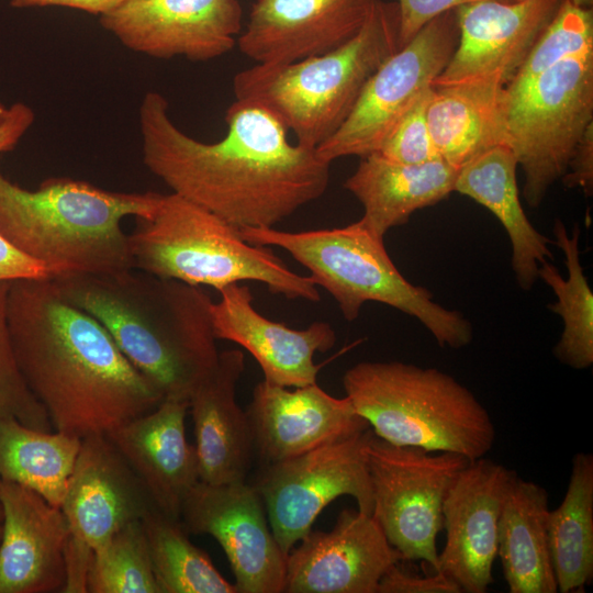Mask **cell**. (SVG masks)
Segmentation results:
<instances>
[{
    "label": "cell",
    "mask_w": 593,
    "mask_h": 593,
    "mask_svg": "<svg viewBox=\"0 0 593 593\" xmlns=\"http://www.w3.org/2000/svg\"><path fill=\"white\" fill-rule=\"evenodd\" d=\"M143 163L176 193L242 230L275 227L324 194L331 164L315 148L289 142L264 108L235 100L227 132L193 138L169 116L166 98L146 92L138 112Z\"/></svg>",
    "instance_id": "obj_1"
},
{
    "label": "cell",
    "mask_w": 593,
    "mask_h": 593,
    "mask_svg": "<svg viewBox=\"0 0 593 593\" xmlns=\"http://www.w3.org/2000/svg\"><path fill=\"white\" fill-rule=\"evenodd\" d=\"M8 324L21 373L54 430L81 439L108 434L164 400L108 331L52 279L10 283Z\"/></svg>",
    "instance_id": "obj_2"
},
{
    "label": "cell",
    "mask_w": 593,
    "mask_h": 593,
    "mask_svg": "<svg viewBox=\"0 0 593 593\" xmlns=\"http://www.w3.org/2000/svg\"><path fill=\"white\" fill-rule=\"evenodd\" d=\"M54 281L108 331L164 399L189 402L215 368L213 301L200 287L135 269Z\"/></svg>",
    "instance_id": "obj_3"
},
{
    "label": "cell",
    "mask_w": 593,
    "mask_h": 593,
    "mask_svg": "<svg viewBox=\"0 0 593 593\" xmlns=\"http://www.w3.org/2000/svg\"><path fill=\"white\" fill-rule=\"evenodd\" d=\"M156 192H119L71 178H48L36 189L0 169V234L43 264L52 280L133 269L127 216L148 219Z\"/></svg>",
    "instance_id": "obj_4"
},
{
    "label": "cell",
    "mask_w": 593,
    "mask_h": 593,
    "mask_svg": "<svg viewBox=\"0 0 593 593\" xmlns=\"http://www.w3.org/2000/svg\"><path fill=\"white\" fill-rule=\"evenodd\" d=\"M399 33L396 2L379 0L359 32L339 47L237 72L235 100L264 108L298 144L316 149L344 124L367 81L400 48Z\"/></svg>",
    "instance_id": "obj_5"
},
{
    "label": "cell",
    "mask_w": 593,
    "mask_h": 593,
    "mask_svg": "<svg viewBox=\"0 0 593 593\" xmlns=\"http://www.w3.org/2000/svg\"><path fill=\"white\" fill-rule=\"evenodd\" d=\"M128 234L133 269L217 291L244 281L271 293L310 302L321 300L310 276L290 268L266 246L247 242L240 230L176 194H160L148 219Z\"/></svg>",
    "instance_id": "obj_6"
},
{
    "label": "cell",
    "mask_w": 593,
    "mask_h": 593,
    "mask_svg": "<svg viewBox=\"0 0 593 593\" xmlns=\"http://www.w3.org/2000/svg\"><path fill=\"white\" fill-rule=\"evenodd\" d=\"M343 385L373 434L390 444L470 460L484 457L494 445L488 410L466 385L437 368L361 361L346 370Z\"/></svg>",
    "instance_id": "obj_7"
},
{
    "label": "cell",
    "mask_w": 593,
    "mask_h": 593,
    "mask_svg": "<svg viewBox=\"0 0 593 593\" xmlns=\"http://www.w3.org/2000/svg\"><path fill=\"white\" fill-rule=\"evenodd\" d=\"M240 233L251 244L288 251L335 299L348 322L359 316L366 302L374 301L417 318L441 347L460 349L472 342L473 329L463 314L438 304L429 290L403 277L384 238L360 221L303 232L245 227Z\"/></svg>",
    "instance_id": "obj_8"
},
{
    "label": "cell",
    "mask_w": 593,
    "mask_h": 593,
    "mask_svg": "<svg viewBox=\"0 0 593 593\" xmlns=\"http://www.w3.org/2000/svg\"><path fill=\"white\" fill-rule=\"evenodd\" d=\"M502 112L506 144L524 176L523 197L536 209L593 125V53L559 63L515 94H502Z\"/></svg>",
    "instance_id": "obj_9"
},
{
    "label": "cell",
    "mask_w": 593,
    "mask_h": 593,
    "mask_svg": "<svg viewBox=\"0 0 593 593\" xmlns=\"http://www.w3.org/2000/svg\"><path fill=\"white\" fill-rule=\"evenodd\" d=\"M390 444L373 432L366 447L372 485V516L404 561L438 570L436 537L443 504L457 474L471 461L447 451Z\"/></svg>",
    "instance_id": "obj_10"
},
{
    "label": "cell",
    "mask_w": 593,
    "mask_h": 593,
    "mask_svg": "<svg viewBox=\"0 0 593 593\" xmlns=\"http://www.w3.org/2000/svg\"><path fill=\"white\" fill-rule=\"evenodd\" d=\"M370 428L300 456L264 465L253 485L260 494L271 532L288 556L312 529L318 514L342 495L372 515V485L366 447Z\"/></svg>",
    "instance_id": "obj_11"
},
{
    "label": "cell",
    "mask_w": 593,
    "mask_h": 593,
    "mask_svg": "<svg viewBox=\"0 0 593 593\" xmlns=\"http://www.w3.org/2000/svg\"><path fill=\"white\" fill-rule=\"evenodd\" d=\"M459 38L455 10L428 22L367 81L353 111L317 155L335 159L377 153L398 122L449 63Z\"/></svg>",
    "instance_id": "obj_12"
},
{
    "label": "cell",
    "mask_w": 593,
    "mask_h": 593,
    "mask_svg": "<svg viewBox=\"0 0 593 593\" xmlns=\"http://www.w3.org/2000/svg\"><path fill=\"white\" fill-rule=\"evenodd\" d=\"M563 0H484L455 10L459 38L433 87L502 92Z\"/></svg>",
    "instance_id": "obj_13"
},
{
    "label": "cell",
    "mask_w": 593,
    "mask_h": 593,
    "mask_svg": "<svg viewBox=\"0 0 593 593\" xmlns=\"http://www.w3.org/2000/svg\"><path fill=\"white\" fill-rule=\"evenodd\" d=\"M179 521L188 534H208L220 544L237 593L284 592L287 556L253 484L199 481L186 497Z\"/></svg>",
    "instance_id": "obj_14"
},
{
    "label": "cell",
    "mask_w": 593,
    "mask_h": 593,
    "mask_svg": "<svg viewBox=\"0 0 593 593\" xmlns=\"http://www.w3.org/2000/svg\"><path fill=\"white\" fill-rule=\"evenodd\" d=\"M242 18L238 0H128L100 24L135 53L205 61L233 49Z\"/></svg>",
    "instance_id": "obj_15"
},
{
    "label": "cell",
    "mask_w": 593,
    "mask_h": 593,
    "mask_svg": "<svg viewBox=\"0 0 593 593\" xmlns=\"http://www.w3.org/2000/svg\"><path fill=\"white\" fill-rule=\"evenodd\" d=\"M516 472L484 457L471 460L455 478L443 504L446 541L438 570L461 592L485 593L493 583L499 519Z\"/></svg>",
    "instance_id": "obj_16"
},
{
    "label": "cell",
    "mask_w": 593,
    "mask_h": 593,
    "mask_svg": "<svg viewBox=\"0 0 593 593\" xmlns=\"http://www.w3.org/2000/svg\"><path fill=\"white\" fill-rule=\"evenodd\" d=\"M287 556V593H377L393 564L404 561L372 515L339 513L331 532L310 530Z\"/></svg>",
    "instance_id": "obj_17"
},
{
    "label": "cell",
    "mask_w": 593,
    "mask_h": 593,
    "mask_svg": "<svg viewBox=\"0 0 593 593\" xmlns=\"http://www.w3.org/2000/svg\"><path fill=\"white\" fill-rule=\"evenodd\" d=\"M60 510L69 538L93 552L157 507L107 434H97L81 439Z\"/></svg>",
    "instance_id": "obj_18"
},
{
    "label": "cell",
    "mask_w": 593,
    "mask_h": 593,
    "mask_svg": "<svg viewBox=\"0 0 593 593\" xmlns=\"http://www.w3.org/2000/svg\"><path fill=\"white\" fill-rule=\"evenodd\" d=\"M379 0H255L236 45L260 65L335 49L354 37Z\"/></svg>",
    "instance_id": "obj_19"
},
{
    "label": "cell",
    "mask_w": 593,
    "mask_h": 593,
    "mask_svg": "<svg viewBox=\"0 0 593 593\" xmlns=\"http://www.w3.org/2000/svg\"><path fill=\"white\" fill-rule=\"evenodd\" d=\"M246 414L264 465L370 428L347 396H332L316 382L290 390L262 380L253 390Z\"/></svg>",
    "instance_id": "obj_20"
},
{
    "label": "cell",
    "mask_w": 593,
    "mask_h": 593,
    "mask_svg": "<svg viewBox=\"0 0 593 593\" xmlns=\"http://www.w3.org/2000/svg\"><path fill=\"white\" fill-rule=\"evenodd\" d=\"M211 304V321L217 339L233 342L258 362L264 380L277 385L298 388L316 382L322 365L316 353H326L336 343V334L326 322H313L294 329L259 313L248 286L230 284Z\"/></svg>",
    "instance_id": "obj_21"
},
{
    "label": "cell",
    "mask_w": 593,
    "mask_h": 593,
    "mask_svg": "<svg viewBox=\"0 0 593 593\" xmlns=\"http://www.w3.org/2000/svg\"><path fill=\"white\" fill-rule=\"evenodd\" d=\"M0 504V593L61 592L69 537L63 511L36 492L2 479Z\"/></svg>",
    "instance_id": "obj_22"
},
{
    "label": "cell",
    "mask_w": 593,
    "mask_h": 593,
    "mask_svg": "<svg viewBox=\"0 0 593 593\" xmlns=\"http://www.w3.org/2000/svg\"><path fill=\"white\" fill-rule=\"evenodd\" d=\"M188 412V401L164 399L107 434L157 510L178 521L186 497L200 481L195 448L186 437Z\"/></svg>",
    "instance_id": "obj_23"
},
{
    "label": "cell",
    "mask_w": 593,
    "mask_h": 593,
    "mask_svg": "<svg viewBox=\"0 0 593 593\" xmlns=\"http://www.w3.org/2000/svg\"><path fill=\"white\" fill-rule=\"evenodd\" d=\"M244 370L242 350L220 351L215 368L189 399L199 480L202 482L246 481L255 449L246 411L236 398Z\"/></svg>",
    "instance_id": "obj_24"
},
{
    "label": "cell",
    "mask_w": 593,
    "mask_h": 593,
    "mask_svg": "<svg viewBox=\"0 0 593 593\" xmlns=\"http://www.w3.org/2000/svg\"><path fill=\"white\" fill-rule=\"evenodd\" d=\"M344 187L361 203L359 220L376 236L405 224L417 210L434 205L455 191L458 170L441 159L409 165L378 153L360 157Z\"/></svg>",
    "instance_id": "obj_25"
},
{
    "label": "cell",
    "mask_w": 593,
    "mask_h": 593,
    "mask_svg": "<svg viewBox=\"0 0 593 593\" xmlns=\"http://www.w3.org/2000/svg\"><path fill=\"white\" fill-rule=\"evenodd\" d=\"M517 167L512 149L506 144L496 145L458 170L455 191L480 203L501 222L511 242L516 282L527 291L538 280L539 265L553 256L551 242L534 227L524 212Z\"/></svg>",
    "instance_id": "obj_26"
},
{
    "label": "cell",
    "mask_w": 593,
    "mask_h": 593,
    "mask_svg": "<svg viewBox=\"0 0 593 593\" xmlns=\"http://www.w3.org/2000/svg\"><path fill=\"white\" fill-rule=\"evenodd\" d=\"M548 492L518 474L502 505L497 556L510 593H557L548 539Z\"/></svg>",
    "instance_id": "obj_27"
},
{
    "label": "cell",
    "mask_w": 593,
    "mask_h": 593,
    "mask_svg": "<svg viewBox=\"0 0 593 593\" xmlns=\"http://www.w3.org/2000/svg\"><path fill=\"white\" fill-rule=\"evenodd\" d=\"M502 94L433 87L426 120L437 157L459 170L485 150L506 144Z\"/></svg>",
    "instance_id": "obj_28"
},
{
    "label": "cell",
    "mask_w": 593,
    "mask_h": 593,
    "mask_svg": "<svg viewBox=\"0 0 593 593\" xmlns=\"http://www.w3.org/2000/svg\"><path fill=\"white\" fill-rule=\"evenodd\" d=\"M548 548L558 592H583L593 577V455L578 452L564 497L547 514Z\"/></svg>",
    "instance_id": "obj_29"
},
{
    "label": "cell",
    "mask_w": 593,
    "mask_h": 593,
    "mask_svg": "<svg viewBox=\"0 0 593 593\" xmlns=\"http://www.w3.org/2000/svg\"><path fill=\"white\" fill-rule=\"evenodd\" d=\"M80 446L77 436L0 418V479L30 489L60 508Z\"/></svg>",
    "instance_id": "obj_30"
},
{
    "label": "cell",
    "mask_w": 593,
    "mask_h": 593,
    "mask_svg": "<svg viewBox=\"0 0 593 593\" xmlns=\"http://www.w3.org/2000/svg\"><path fill=\"white\" fill-rule=\"evenodd\" d=\"M555 245L563 253L567 277L546 260L539 265L541 279L556 294L557 301L548 309L559 315L563 328L552 349L553 356L563 365L588 369L593 363V293L580 259V228L575 225L569 235L559 219L555 221Z\"/></svg>",
    "instance_id": "obj_31"
},
{
    "label": "cell",
    "mask_w": 593,
    "mask_h": 593,
    "mask_svg": "<svg viewBox=\"0 0 593 593\" xmlns=\"http://www.w3.org/2000/svg\"><path fill=\"white\" fill-rule=\"evenodd\" d=\"M142 522L160 593H237L209 555L190 541L180 521L155 510Z\"/></svg>",
    "instance_id": "obj_32"
},
{
    "label": "cell",
    "mask_w": 593,
    "mask_h": 593,
    "mask_svg": "<svg viewBox=\"0 0 593 593\" xmlns=\"http://www.w3.org/2000/svg\"><path fill=\"white\" fill-rule=\"evenodd\" d=\"M87 592L160 593L142 521L125 525L93 551Z\"/></svg>",
    "instance_id": "obj_33"
},
{
    "label": "cell",
    "mask_w": 593,
    "mask_h": 593,
    "mask_svg": "<svg viewBox=\"0 0 593 593\" xmlns=\"http://www.w3.org/2000/svg\"><path fill=\"white\" fill-rule=\"evenodd\" d=\"M592 53V8L581 7L572 0H563L512 81L503 90V94L519 92L540 74L566 59Z\"/></svg>",
    "instance_id": "obj_34"
},
{
    "label": "cell",
    "mask_w": 593,
    "mask_h": 593,
    "mask_svg": "<svg viewBox=\"0 0 593 593\" xmlns=\"http://www.w3.org/2000/svg\"><path fill=\"white\" fill-rule=\"evenodd\" d=\"M10 283L0 281V418H15L38 430H54L46 410L27 387L15 358L8 324Z\"/></svg>",
    "instance_id": "obj_35"
},
{
    "label": "cell",
    "mask_w": 593,
    "mask_h": 593,
    "mask_svg": "<svg viewBox=\"0 0 593 593\" xmlns=\"http://www.w3.org/2000/svg\"><path fill=\"white\" fill-rule=\"evenodd\" d=\"M432 91L433 87L403 115L378 154L392 161L409 165L424 164L438 158L426 120Z\"/></svg>",
    "instance_id": "obj_36"
},
{
    "label": "cell",
    "mask_w": 593,
    "mask_h": 593,
    "mask_svg": "<svg viewBox=\"0 0 593 593\" xmlns=\"http://www.w3.org/2000/svg\"><path fill=\"white\" fill-rule=\"evenodd\" d=\"M399 563L391 566L381 577L377 593H461L459 585L441 572L421 577Z\"/></svg>",
    "instance_id": "obj_37"
},
{
    "label": "cell",
    "mask_w": 593,
    "mask_h": 593,
    "mask_svg": "<svg viewBox=\"0 0 593 593\" xmlns=\"http://www.w3.org/2000/svg\"><path fill=\"white\" fill-rule=\"evenodd\" d=\"M478 1L484 0H396L400 16V47L411 41L422 27L440 14Z\"/></svg>",
    "instance_id": "obj_38"
},
{
    "label": "cell",
    "mask_w": 593,
    "mask_h": 593,
    "mask_svg": "<svg viewBox=\"0 0 593 593\" xmlns=\"http://www.w3.org/2000/svg\"><path fill=\"white\" fill-rule=\"evenodd\" d=\"M51 279L46 267L0 234V281Z\"/></svg>",
    "instance_id": "obj_39"
},
{
    "label": "cell",
    "mask_w": 593,
    "mask_h": 593,
    "mask_svg": "<svg viewBox=\"0 0 593 593\" xmlns=\"http://www.w3.org/2000/svg\"><path fill=\"white\" fill-rule=\"evenodd\" d=\"M567 188H581L586 197L593 191V125L590 126L579 144L568 165L567 172L561 178Z\"/></svg>",
    "instance_id": "obj_40"
},
{
    "label": "cell",
    "mask_w": 593,
    "mask_h": 593,
    "mask_svg": "<svg viewBox=\"0 0 593 593\" xmlns=\"http://www.w3.org/2000/svg\"><path fill=\"white\" fill-rule=\"evenodd\" d=\"M34 120V111L27 104L15 102L10 105L7 119L0 124V154L12 150Z\"/></svg>",
    "instance_id": "obj_41"
},
{
    "label": "cell",
    "mask_w": 593,
    "mask_h": 593,
    "mask_svg": "<svg viewBox=\"0 0 593 593\" xmlns=\"http://www.w3.org/2000/svg\"><path fill=\"white\" fill-rule=\"evenodd\" d=\"M128 0H11L13 8L66 7L91 14L104 15L118 9Z\"/></svg>",
    "instance_id": "obj_42"
},
{
    "label": "cell",
    "mask_w": 593,
    "mask_h": 593,
    "mask_svg": "<svg viewBox=\"0 0 593 593\" xmlns=\"http://www.w3.org/2000/svg\"><path fill=\"white\" fill-rule=\"evenodd\" d=\"M8 114H9V107H5L0 101V124L7 119Z\"/></svg>",
    "instance_id": "obj_43"
},
{
    "label": "cell",
    "mask_w": 593,
    "mask_h": 593,
    "mask_svg": "<svg viewBox=\"0 0 593 593\" xmlns=\"http://www.w3.org/2000/svg\"><path fill=\"white\" fill-rule=\"evenodd\" d=\"M575 4L581 7L592 8L593 0H572Z\"/></svg>",
    "instance_id": "obj_44"
},
{
    "label": "cell",
    "mask_w": 593,
    "mask_h": 593,
    "mask_svg": "<svg viewBox=\"0 0 593 593\" xmlns=\"http://www.w3.org/2000/svg\"><path fill=\"white\" fill-rule=\"evenodd\" d=\"M2 523H3V514H2V507L0 504V539H1V534H2Z\"/></svg>",
    "instance_id": "obj_45"
}]
</instances>
